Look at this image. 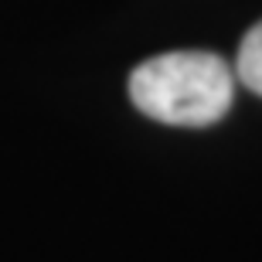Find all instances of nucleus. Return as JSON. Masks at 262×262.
Instances as JSON below:
<instances>
[{
  "instance_id": "f257e3e1",
  "label": "nucleus",
  "mask_w": 262,
  "mask_h": 262,
  "mask_svg": "<svg viewBox=\"0 0 262 262\" xmlns=\"http://www.w3.org/2000/svg\"><path fill=\"white\" fill-rule=\"evenodd\" d=\"M235 72L214 51H167L129 75V99L167 126H211L235 102Z\"/></svg>"
},
{
  "instance_id": "f03ea898",
  "label": "nucleus",
  "mask_w": 262,
  "mask_h": 262,
  "mask_svg": "<svg viewBox=\"0 0 262 262\" xmlns=\"http://www.w3.org/2000/svg\"><path fill=\"white\" fill-rule=\"evenodd\" d=\"M235 78H238L249 92L262 96V20L242 38V45H238Z\"/></svg>"
}]
</instances>
